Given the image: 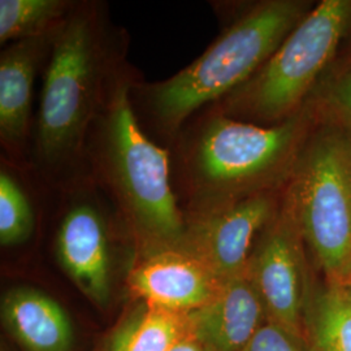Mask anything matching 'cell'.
<instances>
[{
    "label": "cell",
    "mask_w": 351,
    "mask_h": 351,
    "mask_svg": "<svg viewBox=\"0 0 351 351\" xmlns=\"http://www.w3.org/2000/svg\"><path fill=\"white\" fill-rule=\"evenodd\" d=\"M110 78L97 145L101 176L138 241L141 255L180 249L186 219L171 186L168 154L139 125L129 75L116 69Z\"/></svg>",
    "instance_id": "1"
},
{
    "label": "cell",
    "mask_w": 351,
    "mask_h": 351,
    "mask_svg": "<svg viewBox=\"0 0 351 351\" xmlns=\"http://www.w3.org/2000/svg\"><path fill=\"white\" fill-rule=\"evenodd\" d=\"M37 120V154L50 168L77 160L101 113L110 60L98 7L75 5L50 43Z\"/></svg>",
    "instance_id": "2"
},
{
    "label": "cell",
    "mask_w": 351,
    "mask_h": 351,
    "mask_svg": "<svg viewBox=\"0 0 351 351\" xmlns=\"http://www.w3.org/2000/svg\"><path fill=\"white\" fill-rule=\"evenodd\" d=\"M306 16V3L268 0L243 13L188 66L149 85L146 98L156 124L171 134L201 107L245 85Z\"/></svg>",
    "instance_id": "3"
},
{
    "label": "cell",
    "mask_w": 351,
    "mask_h": 351,
    "mask_svg": "<svg viewBox=\"0 0 351 351\" xmlns=\"http://www.w3.org/2000/svg\"><path fill=\"white\" fill-rule=\"evenodd\" d=\"M301 130L297 114L269 126L219 113L206 119L184 154L189 213L265 191L290 160Z\"/></svg>",
    "instance_id": "4"
},
{
    "label": "cell",
    "mask_w": 351,
    "mask_h": 351,
    "mask_svg": "<svg viewBox=\"0 0 351 351\" xmlns=\"http://www.w3.org/2000/svg\"><path fill=\"white\" fill-rule=\"evenodd\" d=\"M351 21V0H323L298 23L268 62L228 95L219 114L281 123L297 107L337 50Z\"/></svg>",
    "instance_id": "5"
},
{
    "label": "cell",
    "mask_w": 351,
    "mask_h": 351,
    "mask_svg": "<svg viewBox=\"0 0 351 351\" xmlns=\"http://www.w3.org/2000/svg\"><path fill=\"white\" fill-rule=\"evenodd\" d=\"M348 143L319 139L302 159L289 190L303 241L328 282H351V185Z\"/></svg>",
    "instance_id": "6"
},
{
    "label": "cell",
    "mask_w": 351,
    "mask_h": 351,
    "mask_svg": "<svg viewBox=\"0 0 351 351\" xmlns=\"http://www.w3.org/2000/svg\"><path fill=\"white\" fill-rule=\"evenodd\" d=\"M302 241L287 199L256 241L247 275L263 302L267 320L304 339V317L313 288Z\"/></svg>",
    "instance_id": "7"
},
{
    "label": "cell",
    "mask_w": 351,
    "mask_h": 351,
    "mask_svg": "<svg viewBox=\"0 0 351 351\" xmlns=\"http://www.w3.org/2000/svg\"><path fill=\"white\" fill-rule=\"evenodd\" d=\"M277 211L275 195L265 190L210 210L185 213L186 228L178 250L204 264L221 281L247 272L258 236Z\"/></svg>",
    "instance_id": "8"
},
{
    "label": "cell",
    "mask_w": 351,
    "mask_h": 351,
    "mask_svg": "<svg viewBox=\"0 0 351 351\" xmlns=\"http://www.w3.org/2000/svg\"><path fill=\"white\" fill-rule=\"evenodd\" d=\"M221 284L197 258L178 249L142 255L128 275V288L142 303L180 314L213 301Z\"/></svg>",
    "instance_id": "9"
},
{
    "label": "cell",
    "mask_w": 351,
    "mask_h": 351,
    "mask_svg": "<svg viewBox=\"0 0 351 351\" xmlns=\"http://www.w3.org/2000/svg\"><path fill=\"white\" fill-rule=\"evenodd\" d=\"M56 255L86 298L103 306L112 293V256L104 216L91 201L75 202L56 234Z\"/></svg>",
    "instance_id": "10"
},
{
    "label": "cell",
    "mask_w": 351,
    "mask_h": 351,
    "mask_svg": "<svg viewBox=\"0 0 351 351\" xmlns=\"http://www.w3.org/2000/svg\"><path fill=\"white\" fill-rule=\"evenodd\" d=\"M265 322L263 302L246 272L223 281L213 301L189 313V335L203 351H243Z\"/></svg>",
    "instance_id": "11"
},
{
    "label": "cell",
    "mask_w": 351,
    "mask_h": 351,
    "mask_svg": "<svg viewBox=\"0 0 351 351\" xmlns=\"http://www.w3.org/2000/svg\"><path fill=\"white\" fill-rule=\"evenodd\" d=\"M55 36V34H53ZM53 36L14 42L0 55V138L19 149L29 132L33 86L43 49Z\"/></svg>",
    "instance_id": "12"
},
{
    "label": "cell",
    "mask_w": 351,
    "mask_h": 351,
    "mask_svg": "<svg viewBox=\"0 0 351 351\" xmlns=\"http://www.w3.org/2000/svg\"><path fill=\"white\" fill-rule=\"evenodd\" d=\"M1 319L25 351H69L73 329L63 307L37 289L19 287L1 300Z\"/></svg>",
    "instance_id": "13"
},
{
    "label": "cell",
    "mask_w": 351,
    "mask_h": 351,
    "mask_svg": "<svg viewBox=\"0 0 351 351\" xmlns=\"http://www.w3.org/2000/svg\"><path fill=\"white\" fill-rule=\"evenodd\" d=\"M304 339L311 351H351L350 282L313 289L304 317Z\"/></svg>",
    "instance_id": "14"
},
{
    "label": "cell",
    "mask_w": 351,
    "mask_h": 351,
    "mask_svg": "<svg viewBox=\"0 0 351 351\" xmlns=\"http://www.w3.org/2000/svg\"><path fill=\"white\" fill-rule=\"evenodd\" d=\"M189 335L188 314L143 306L113 337L110 351H169Z\"/></svg>",
    "instance_id": "15"
},
{
    "label": "cell",
    "mask_w": 351,
    "mask_h": 351,
    "mask_svg": "<svg viewBox=\"0 0 351 351\" xmlns=\"http://www.w3.org/2000/svg\"><path fill=\"white\" fill-rule=\"evenodd\" d=\"M66 0H1L0 42L53 36L75 10Z\"/></svg>",
    "instance_id": "16"
},
{
    "label": "cell",
    "mask_w": 351,
    "mask_h": 351,
    "mask_svg": "<svg viewBox=\"0 0 351 351\" xmlns=\"http://www.w3.org/2000/svg\"><path fill=\"white\" fill-rule=\"evenodd\" d=\"M34 229V213L25 191L8 171L0 173V243L16 246Z\"/></svg>",
    "instance_id": "17"
},
{
    "label": "cell",
    "mask_w": 351,
    "mask_h": 351,
    "mask_svg": "<svg viewBox=\"0 0 351 351\" xmlns=\"http://www.w3.org/2000/svg\"><path fill=\"white\" fill-rule=\"evenodd\" d=\"M243 351H311L307 342L267 320Z\"/></svg>",
    "instance_id": "18"
},
{
    "label": "cell",
    "mask_w": 351,
    "mask_h": 351,
    "mask_svg": "<svg viewBox=\"0 0 351 351\" xmlns=\"http://www.w3.org/2000/svg\"><path fill=\"white\" fill-rule=\"evenodd\" d=\"M326 101L333 112L351 128V69L339 77L330 86Z\"/></svg>",
    "instance_id": "19"
},
{
    "label": "cell",
    "mask_w": 351,
    "mask_h": 351,
    "mask_svg": "<svg viewBox=\"0 0 351 351\" xmlns=\"http://www.w3.org/2000/svg\"><path fill=\"white\" fill-rule=\"evenodd\" d=\"M169 351H203V349L195 339H193L190 335H186L184 339L178 341Z\"/></svg>",
    "instance_id": "20"
},
{
    "label": "cell",
    "mask_w": 351,
    "mask_h": 351,
    "mask_svg": "<svg viewBox=\"0 0 351 351\" xmlns=\"http://www.w3.org/2000/svg\"><path fill=\"white\" fill-rule=\"evenodd\" d=\"M348 169H349V177H350L351 185V143H348Z\"/></svg>",
    "instance_id": "21"
},
{
    "label": "cell",
    "mask_w": 351,
    "mask_h": 351,
    "mask_svg": "<svg viewBox=\"0 0 351 351\" xmlns=\"http://www.w3.org/2000/svg\"><path fill=\"white\" fill-rule=\"evenodd\" d=\"M350 285H351V282H350Z\"/></svg>",
    "instance_id": "22"
}]
</instances>
